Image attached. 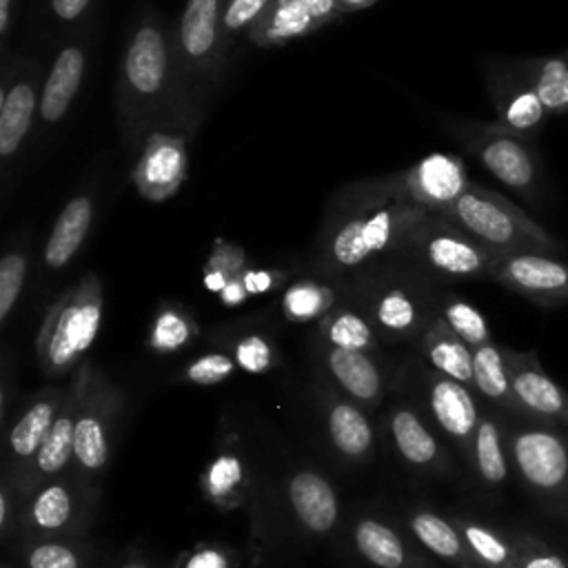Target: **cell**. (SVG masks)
Returning a JSON list of instances; mask_svg holds the SVG:
<instances>
[{"instance_id": "4dcf8cb0", "label": "cell", "mask_w": 568, "mask_h": 568, "mask_svg": "<svg viewBox=\"0 0 568 568\" xmlns=\"http://www.w3.org/2000/svg\"><path fill=\"white\" fill-rule=\"evenodd\" d=\"M328 435L333 446L344 457H362L368 453L373 444V433L355 404L348 402H333L328 408Z\"/></svg>"}, {"instance_id": "bcb514c9", "label": "cell", "mask_w": 568, "mask_h": 568, "mask_svg": "<svg viewBox=\"0 0 568 568\" xmlns=\"http://www.w3.org/2000/svg\"><path fill=\"white\" fill-rule=\"evenodd\" d=\"M29 568H80L78 555L62 544H40L29 552Z\"/></svg>"}, {"instance_id": "30bf717a", "label": "cell", "mask_w": 568, "mask_h": 568, "mask_svg": "<svg viewBox=\"0 0 568 568\" xmlns=\"http://www.w3.org/2000/svg\"><path fill=\"white\" fill-rule=\"evenodd\" d=\"M513 462L524 481L544 497L568 493V439L552 424H530L510 437Z\"/></svg>"}, {"instance_id": "816d5d0a", "label": "cell", "mask_w": 568, "mask_h": 568, "mask_svg": "<svg viewBox=\"0 0 568 568\" xmlns=\"http://www.w3.org/2000/svg\"><path fill=\"white\" fill-rule=\"evenodd\" d=\"M217 297H220V302H222L224 306H240V304H244L251 295H248V291H246V286H244L242 275H237V277H233V280L217 293Z\"/></svg>"}, {"instance_id": "e0dca14e", "label": "cell", "mask_w": 568, "mask_h": 568, "mask_svg": "<svg viewBox=\"0 0 568 568\" xmlns=\"http://www.w3.org/2000/svg\"><path fill=\"white\" fill-rule=\"evenodd\" d=\"M89 67V44L82 38L69 40L53 58L42 93H40V109H38V126L40 131L53 129L71 109Z\"/></svg>"}, {"instance_id": "7402d4cb", "label": "cell", "mask_w": 568, "mask_h": 568, "mask_svg": "<svg viewBox=\"0 0 568 568\" xmlns=\"http://www.w3.org/2000/svg\"><path fill=\"white\" fill-rule=\"evenodd\" d=\"M422 351L430 366L462 384H473V348L437 315L422 333Z\"/></svg>"}, {"instance_id": "9f6ffc18", "label": "cell", "mask_w": 568, "mask_h": 568, "mask_svg": "<svg viewBox=\"0 0 568 568\" xmlns=\"http://www.w3.org/2000/svg\"><path fill=\"white\" fill-rule=\"evenodd\" d=\"M124 568H144V566H138V564H129V566H124Z\"/></svg>"}, {"instance_id": "74e56055", "label": "cell", "mask_w": 568, "mask_h": 568, "mask_svg": "<svg viewBox=\"0 0 568 568\" xmlns=\"http://www.w3.org/2000/svg\"><path fill=\"white\" fill-rule=\"evenodd\" d=\"M248 268L246 253L224 237H215L213 251L202 266V282L211 293H220L233 277L242 275Z\"/></svg>"}, {"instance_id": "4316f807", "label": "cell", "mask_w": 568, "mask_h": 568, "mask_svg": "<svg viewBox=\"0 0 568 568\" xmlns=\"http://www.w3.org/2000/svg\"><path fill=\"white\" fill-rule=\"evenodd\" d=\"M335 302L337 291L331 284L313 277H300L282 291L280 308L288 322L304 324L326 317L335 308Z\"/></svg>"}, {"instance_id": "277c9868", "label": "cell", "mask_w": 568, "mask_h": 568, "mask_svg": "<svg viewBox=\"0 0 568 568\" xmlns=\"http://www.w3.org/2000/svg\"><path fill=\"white\" fill-rule=\"evenodd\" d=\"M453 224L499 255L510 253H559L561 244L532 217H528L517 204L499 195L497 191L468 184V189L442 211Z\"/></svg>"}, {"instance_id": "f6af8a7d", "label": "cell", "mask_w": 568, "mask_h": 568, "mask_svg": "<svg viewBox=\"0 0 568 568\" xmlns=\"http://www.w3.org/2000/svg\"><path fill=\"white\" fill-rule=\"evenodd\" d=\"M515 568H568V564L559 552H555L546 544L532 537H526L517 544Z\"/></svg>"}, {"instance_id": "5bb4252c", "label": "cell", "mask_w": 568, "mask_h": 568, "mask_svg": "<svg viewBox=\"0 0 568 568\" xmlns=\"http://www.w3.org/2000/svg\"><path fill=\"white\" fill-rule=\"evenodd\" d=\"M504 357L519 408L550 424H568V393L544 371L537 353L504 346Z\"/></svg>"}, {"instance_id": "8992f818", "label": "cell", "mask_w": 568, "mask_h": 568, "mask_svg": "<svg viewBox=\"0 0 568 568\" xmlns=\"http://www.w3.org/2000/svg\"><path fill=\"white\" fill-rule=\"evenodd\" d=\"M404 257L433 280H481L497 255L442 213H426L413 229Z\"/></svg>"}, {"instance_id": "7a4b0ae2", "label": "cell", "mask_w": 568, "mask_h": 568, "mask_svg": "<svg viewBox=\"0 0 568 568\" xmlns=\"http://www.w3.org/2000/svg\"><path fill=\"white\" fill-rule=\"evenodd\" d=\"M115 113L129 151H140L149 135H195L202 111L197 91L184 78L173 31L146 9L131 24L118 69Z\"/></svg>"}, {"instance_id": "ffe728a7", "label": "cell", "mask_w": 568, "mask_h": 568, "mask_svg": "<svg viewBox=\"0 0 568 568\" xmlns=\"http://www.w3.org/2000/svg\"><path fill=\"white\" fill-rule=\"evenodd\" d=\"M322 29V22L295 0H273L246 31V38L262 49L284 47Z\"/></svg>"}, {"instance_id": "681fc988", "label": "cell", "mask_w": 568, "mask_h": 568, "mask_svg": "<svg viewBox=\"0 0 568 568\" xmlns=\"http://www.w3.org/2000/svg\"><path fill=\"white\" fill-rule=\"evenodd\" d=\"M304 11H308L315 20L322 22V27L337 22L342 18V11L337 7V0H295Z\"/></svg>"}, {"instance_id": "8d00e7d4", "label": "cell", "mask_w": 568, "mask_h": 568, "mask_svg": "<svg viewBox=\"0 0 568 568\" xmlns=\"http://www.w3.org/2000/svg\"><path fill=\"white\" fill-rule=\"evenodd\" d=\"M29 268V251L24 242H16L0 260V326H7L24 288Z\"/></svg>"}, {"instance_id": "52a82bcc", "label": "cell", "mask_w": 568, "mask_h": 568, "mask_svg": "<svg viewBox=\"0 0 568 568\" xmlns=\"http://www.w3.org/2000/svg\"><path fill=\"white\" fill-rule=\"evenodd\" d=\"M368 286V317L375 328L390 337H410L424 333L437 317L430 315L428 286L433 277L422 273L417 266L397 268L382 266L371 275L362 277Z\"/></svg>"}, {"instance_id": "6f0895ef", "label": "cell", "mask_w": 568, "mask_h": 568, "mask_svg": "<svg viewBox=\"0 0 568 568\" xmlns=\"http://www.w3.org/2000/svg\"><path fill=\"white\" fill-rule=\"evenodd\" d=\"M2 568H9V566H2Z\"/></svg>"}, {"instance_id": "1f68e13d", "label": "cell", "mask_w": 568, "mask_h": 568, "mask_svg": "<svg viewBox=\"0 0 568 568\" xmlns=\"http://www.w3.org/2000/svg\"><path fill=\"white\" fill-rule=\"evenodd\" d=\"M353 539L359 555L377 568H402L406 561L402 539L382 521L362 519L353 530Z\"/></svg>"}, {"instance_id": "5b68a950", "label": "cell", "mask_w": 568, "mask_h": 568, "mask_svg": "<svg viewBox=\"0 0 568 568\" xmlns=\"http://www.w3.org/2000/svg\"><path fill=\"white\" fill-rule=\"evenodd\" d=\"M455 138L504 186L528 202L544 195V164L532 140L521 138L497 122H457Z\"/></svg>"}, {"instance_id": "11a10c76", "label": "cell", "mask_w": 568, "mask_h": 568, "mask_svg": "<svg viewBox=\"0 0 568 568\" xmlns=\"http://www.w3.org/2000/svg\"><path fill=\"white\" fill-rule=\"evenodd\" d=\"M7 517H9V504H7V493H0V526H7Z\"/></svg>"}, {"instance_id": "b9f144b4", "label": "cell", "mask_w": 568, "mask_h": 568, "mask_svg": "<svg viewBox=\"0 0 568 568\" xmlns=\"http://www.w3.org/2000/svg\"><path fill=\"white\" fill-rule=\"evenodd\" d=\"M235 368H237V364L231 355L211 351V353H204L186 364L184 379H189L191 384L211 386V384H220V382L229 379L235 373Z\"/></svg>"}, {"instance_id": "ab89813d", "label": "cell", "mask_w": 568, "mask_h": 568, "mask_svg": "<svg viewBox=\"0 0 568 568\" xmlns=\"http://www.w3.org/2000/svg\"><path fill=\"white\" fill-rule=\"evenodd\" d=\"M73 513L71 493L62 484H49L31 504V521L40 530H60Z\"/></svg>"}, {"instance_id": "f907efd6", "label": "cell", "mask_w": 568, "mask_h": 568, "mask_svg": "<svg viewBox=\"0 0 568 568\" xmlns=\"http://www.w3.org/2000/svg\"><path fill=\"white\" fill-rule=\"evenodd\" d=\"M20 0H0V47H2V62L9 58V33L13 27V18L18 13Z\"/></svg>"}, {"instance_id": "e575fe53", "label": "cell", "mask_w": 568, "mask_h": 568, "mask_svg": "<svg viewBox=\"0 0 568 568\" xmlns=\"http://www.w3.org/2000/svg\"><path fill=\"white\" fill-rule=\"evenodd\" d=\"M473 455L475 466L481 479L490 486H497L508 475V462L501 444L499 426L490 417H481L473 437Z\"/></svg>"}, {"instance_id": "ba28073f", "label": "cell", "mask_w": 568, "mask_h": 568, "mask_svg": "<svg viewBox=\"0 0 568 568\" xmlns=\"http://www.w3.org/2000/svg\"><path fill=\"white\" fill-rule=\"evenodd\" d=\"M44 84L42 62L38 58L16 55L2 62L0 80V166L7 178L24 142L38 124L40 93Z\"/></svg>"}, {"instance_id": "7bdbcfd3", "label": "cell", "mask_w": 568, "mask_h": 568, "mask_svg": "<svg viewBox=\"0 0 568 568\" xmlns=\"http://www.w3.org/2000/svg\"><path fill=\"white\" fill-rule=\"evenodd\" d=\"M273 0H224L222 33L226 44L246 33Z\"/></svg>"}, {"instance_id": "d6a6232c", "label": "cell", "mask_w": 568, "mask_h": 568, "mask_svg": "<svg viewBox=\"0 0 568 568\" xmlns=\"http://www.w3.org/2000/svg\"><path fill=\"white\" fill-rule=\"evenodd\" d=\"M390 430L402 457L415 466H428L437 459V442L419 417L410 408H399L393 413Z\"/></svg>"}, {"instance_id": "484cf974", "label": "cell", "mask_w": 568, "mask_h": 568, "mask_svg": "<svg viewBox=\"0 0 568 568\" xmlns=\"http://www.w3.org/2000/svg\"><path fill=\"white\" fill-rule=\"evenodd\" d=\"M62 402L64 399L58 390H47L13 424V428L9 433V448L18 459H29V457L38 455Z\"/></svg>"}, {"instance_id": "9a60e30c", "label": "cell", "mask_w": 568, "mask_h": 568, "mask_svg": "<svg viewBox=\"0 0 568 568\" xmlns=\"http://www.w3.org/2000/svg\"><path fill=\"white\" fill-rule=\"evenodd\" d=\"M82 399L73 433V457L84 470H100L109 459L106 410L111 408L109 386L98 379L89 364L80 366Z\"/></svg>"}, {"instance_id": "f35d334b", "label": "cell", "mask_w": 568, "mask_h": 568, "mask_svg": "<svg viewBox=\"0 0 568 568\" xmlns=\"http://www.w3.org/2000/svg\"><path fill=\"white\" fill-rule=\"evenodd\" d=\"M444 322L470 346V348H477V346H484L490 342V328H488V322L486 317L466 300L462 297H455V295H448L444 302H442V313Z\"/></svg>"}, {"instance_id": "d4e9b609", "label": "cell", "mask_w": 568, "mask_h": 568, "mask_svg": "<svg viewBox=\"0 0 568 568\" xmlns=\"http://www.w3.org/2000/svg\"><path fill=\"white\" fill-rule=\"evenodd\" d=\"M548 115L568 113V51L519 60Z\"/></svg>"}, {"instance_id": "7c38bea8", "label": "cell", "mask_w": 568, "mask_h": 568, "mask_svg": "<svg viewBox=\"0 0 568 568\" xmlns=\"http://www.w3.org/2000/svg\"><path fill=\"white\" fill-rule=\"evenodd\" d=\"M488 280L539 306L568 304V262L550 253L499 255Z\"/></svg>"}, {"instance_id": "f5cc1de1", "label": "cell", "mask_w": 568, "mask_h": 568, "mask_svg": "<svg viewBox=\"0 0 568 568\" xmlns=\"http://www.w3.org/2000/svg\"><path fill=\"white\" fill-rule=\"evenodd\" d=\"M186 568H226V557L213 548L195 552L189 561Z\"/></svg>"}, {"instance_id": "60d3db41", "label": "cell", "mask_w": 568, "mask_h": 568, "mask_svg": "<svg viewBox=\"0 0 568 568\" xmlns=\"http://www.w3.org/2000/svg\"><path fill=\"white\" fill-rule=\"evenodd\" d=\"M233 359L246 373H264L275 366L277 353L266 335L246 333L233 344Z\"/></svg>"}, {"instance_id": "f1b7e54d", "label": "cell", "mask_w": 568, "mask_h": 568, "mask_svg": "<svg viewBox=\"0 0 568 568\" xmlns=\"http://www.w3.org/2000/svg\"><path fill=\"white\" fill-rule=\"evenodd\" d=\"M322 337L333 348L364 351L371 353L377 348L375 326L371 317L351 306H337L326 317L320 320Z\"/></svg>"}, {"instance_id": "ac0fdd59", "label": "cell", "mask_w": 568, "mask_h": 568, "mask_svg": "<svg viewBox=\"0 0 568 568\" xmlns=\"http://www.w3.org/2000/svg\"><path fill=\"white\" fill-rule=\"evenodd\" d=\"M95 217V193L84 189L75 193L58 213L42 251V264L49 273L62 271L84 244Z\"/></svg>"}, {"instance_id": "7dc6e473", "label": "cell", "mask_w": 568, "mask_h": 568, "mask_svg": "<svg viewBox=\"0 0 568 568\" xmlns=\"http://www.w3.org/2000/svg\"><path fill=\"white\" fill-rule=\"evenodd\" d=\"M244 286L248 291V295H264V293H273V291H284V284L288 280V273L284 268H257V266H248L242 273Z\"/></svg>"}, {"instance_id": "c3c4849f", "label": "cell", "mask_w": 568, "mask_h": 568, "mask_svg": "<svg viewBox=\"0 0 568 568\" xmlns=\"http://www.w3.org/2000/svg\"><path fill=\"white\" fill-rule=\"evenodd\" d=\"M91 7L93 0H49L53 18L62 24H75Z\"/></svg>"}, {"instance_id": "d6986e66", "label": "cell", "mask_w": 568, "mask_h": 568, "mask_svg": "<svg viewBox=\"0 0 568 568\" xmlns=\"http://www.w3.org/2000/svg\"><path fill=\"white\" fill-rule=\"evenodd\" d=\"M430 410L437 419V424L455 439L468 442L475 437L477 430V406L473 395L468 393L466 384L455 382L442 373H435L430 377L428 388Z\"/></svg>"}, {"instance_id": "cb8c5ba5", "label": "cell", "mask_w": 568, "mask_h": 568, "mask_svg": "<svg viewBox=\"0 0 568 568\" xmlns=\"http://www.w3.org/2000/svg\"><path fill=\"white\" fill-rule=\"evenodd\" d=\"M326 366L351 397L359 402H375L382 395V375L368 353L328 346Z\"/></svg>"}, {"instance_id": "6da1fadb", "label": "cell", "mask_w": 568, "mask_h": 568, "mask_svg": "<svg viewBox=\"0 0 568 568\" xmlns=\"http://www.w3.org/2000/svg\"><path fill=\"white\" fill-rule=\"evenodd\" d=\"M426 213L408 195L402 171L346 184L326 206L313 262L328 277L362 280L404 255Z\"/></svg>"}, {"instance_id": "836d02e7", "label": "cell", "mask_w": 568, "mask_h": 568, "mask_svg": "<svg viewBox=\"0 0 568 568\" xmlns=\"http://www.w3.org/2000/svg\"><path fill=\"white\" fill-rule=\"evenodd\" d=\"M459 532H462V539H464L466 548L470 550V555L484 568H515L517 546H513L499 532H495L481 524H473V521H464Z\"/></svg>"}, {"instance_id": "d590c367", "label": "cell", "mask_w": 568, "mask_h": 568, "mask_svg": "<svg viewBox=\"0 0 568 568\" xmlns=\"http://www.w3.org/2000/svg\"><path fill=\"white\" fill-rule=\"evenodd\" d=\"M413 535L435 555L450 559V561H464V539L462 535L439 515L435 513H417L410 519Z\"/></svg>"}, {"instance_id": "db71d44e", "label": "cell", "mask_w": 568, "mask_h": 568, "mask_svg": "<svg viewBox=\"0 0 568 568\" xmlns=\"http://www.w3.org/2000/svg\"><path fill=\"white\" fill-rule=\"evenodd\" d=\"M375 2L377 0H337V7L342 13H351V11H362Z\"/></svg>"}, {"instance_id": "3957f363", "label": "cell", "mask_w": 568, "mask_h": 568, "mask_svg": "<svg viewBox=\"0 0 568 568\" xmlns=\"http://www.w3.org/2000/svg\"><path fill=\"white\" fill-rule=\"evenodd\" d=\"M104 315V284L98 273H84L47 308L36 353L47 375L69 373L93 346Z\"/></svg>"}, {"instance_id": "4fadbf2b", "label": "cell", "mask_w": 568, "mask_h": 568, "mask_svg": "<svg viewBox=\"0 0 568 568\" xmlns=\"http://www.w3.org/2000/svg\"><path fill=\"white\" fill-rule=\"evenodd\" d=\"M189 138L158 131L146 138L131 169V182L138 195L160 204L171 200L189 175Z\"/></svg>"}, {"instance_id": "8fae6325", "label": "cell", "mask_w": 568, "mask_h": 568, "mask_svg": "<svg viewBox=\"0 0 568 568\" xmlns=\"http://www.w3.org/2000/svg\"><path fill=\"white\" fill-rule=\"evenodd\" d=\"M486 89L497 124L532 140L548 120V111L528 82L519 60H490L484 64Z\"/></svg>"}, {"instance_id": "f546056e", "label": "cell", "mask_w": 568, "mask_h": 568, "mask_svg": "<svg viewBox=\"0 0 568 568\" xmlns=\"http://www.w3.org/2000/svg\"><path fill=\"white\" fill-rule=\"evenodd\" d=\"M473 384L488 399L504 404L508 408H519L510 386L504 346L488 342L484 346L473 348Z\"/></svg>"}, {"instance_id": "603a6c76", "label": "cell", "mask_w": 568, "mask_h": 568, "mask_svg": "<svg viewBox=\"0 0 568 568\" xmlns=\"http://www.w3.org/2000/svg\"><path fill=\"white\" fill-rule=\"evenodd\" d=\"M80 399H82V377L78 373L73 390L62 402V406H60V410H58V415L36 455V466L42 475L60 473L67 466L69 457L73 455V433H75Z\"/></svg>"}, {"instance_id": "2e32d148", "label": "cell", "mask_w": 568, "mask_h": 568, "mask_svg": "<svg viewBox=\"0 0 568 568\" xmlns=\"http://www.w3.org/2000/svg\"><path fill=\"white\" fill-rule=\"evenodd\" d=\"M408 195L428 213L446 211L470 184L466 164L453 153H430L402 171Z\"/></svg>"}, {"instance_id": "83f0119b", "label": "cell", "mask_w": 568, "mask_h": 568, "mask_svg": "<svg viewBox=\"0 0 568 568\" xmlns=\"http://www.w3.org/2000/svg\"><path fill=\"white\" fill-rule=\"evenodd\" d=\"M200 326L191 311L180 302H162L149 328V348L160 355L178 353L197 337Z\"/></svg>"}, {"instance_id": "44dd1931", "label": "cell", "mask_w": 568, "mask_h": 568, "mask_svg": "<svg viewBox=\"0 0 568 568\" xmlns=\"http://www.w3.org/2000/svg\"><path fill=\"white\" fill-rule=\"evenodd\" d=\"M288 501L295 517L311 532H328L337 521V495L333 486L313 470L293 475L288 484Z\"/></svg>"}, {"instance_id": "9c48e42d", "label": "cell", "mask_w": 568, "mask_h": 568, "mask_svg": "<svg viewBox=\"0 0 568 568\" xmlns=\"http://www.w3.org/2000/svg\"><path fill=\"white\" fill-rule=\"evenodd\" d=\"M222 9L224 0H186L173 29L180 67L195 91L213 82L224 64L229 44L222 33Z\"/></svg>"}, {"instance_id": "ee69618b", "label": "cell", "mask_w": 568, "mask_h": 568, "mask_svg": "<svg viewBox=\"0 0 568 568\" xmlns=\"http://www.w3.org/2000/svg\"><path fill=\"white\" fill-rule=\"evenodd\" d=\"M240 481H242V464L233 455L217 457L206 473V488H209V495L215 499L231 497L240 486Z\"/></svg>"}]
</instances>
